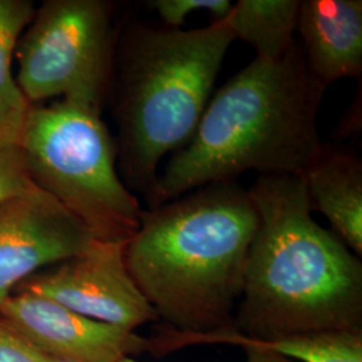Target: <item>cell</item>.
<instances>
[{"label": "cell", "mask_w": 362, "mask_h": 362, "mask_svg": "<svg viewBox=\"0 0 362 362\" xmlns=\"http://www.w3.org/2000/svg\"><path fill=\"white\" fill-rule=\"evenodd\" d=\"M258 230L233 329L257 341L362 332V263L313 219L300 176H259L247 188Z\"/></svg>", "instance_id": "1"}, {"label": "cell", "mask_w": 362, "mask_h": 362, "mask_svg": "<svg viewBox=\"0 0 362 362\" xmlns=\"http://www.w3.org/2000/svg\"><path fill=\"white\" fill-rule=\"evenodd\" d=\"M326 89L298 40L279 59L255 57L211 97L192 139L158 173L148 208L250 170L302 176L324 149L317 121Z\"/></svg>", "instance_id": "2"}, {"label": "cell", "mask_w": 362, "mask_h": 362, "mask_svg": "<svg viewBox=\"0 0 362 362\" xmlns=\"http://www.w3.org/2000/svg\"><path fill=\"white\" fill-rule=\"evenodd\" d=\"M258 224L248 189L238 181L143 209L125 259L164 327L181 334L233 327Z\"/></svg>", "instance_id": "3"}, {"label": "cell", "mask_w": 362, "mask_h": 362, "mask_svg": "<svg viewBox=\"0 0 362 362\" xmlns=\"http://www.w3.org/2000/svg\"><path fill=\"white\" fill-rule=\"evenodd\" d=\"M235 40L223 19L194 30L134 25L116 46L117 168L146 204L164 157L192 139Z\"/></svg>", "instance_id": "4"}, {"label": "cell", "mask_w": 362, "mask_h": 362, "mask_svg": "<svg viewBox=\"0 0 362 362\" xmlns=\"http://www.w3.org/2000/svg\"><path fill=\"white\" fill-rule=\"evenodd\" d=\"M31 182L88 226L97 240L128 242L143 208L117 168L101 112L59 100L31 105L19 137Z\"/></svg>", "instance_id": "5"}, {"label": "cell", "mask_w": 362, "mask_h": 362, "mask_svg": "<svg viewBox=\"0 0 362 362\" xmlns=\"http://www.w3.org/2000/svg\"><path fill=\"white\" fill-rule=\"evenodd\" d=\"M116 46L112 3L47 0L18 42L15 79L30 105L61 98L101 112Z\"/></svg>", "instance_id": "6"}, {"label": "cell", "mask_w": 362, "mask_h": 362, "mask_svg": "<svg viewBox=\"0 0 362 362\" xmlns=\"http://www.w3.org/2000/svg\"><path fill=\"white\" fill-rule=\"evenodd\" d=\"M125 247L121 240H94L85 252L31 275L13 291L47 298L94 321L136 332L158 317L130 275Z\"/></svg>", "instance_id": "7"}, {"label": "cell", "mask_w": 362, "mask_h": 362, "mask_svg": "<svg viewBox=\"0 0 362 362\" xmlns=\"http://www.w3.org/2000/svg\"><path fill=\"white\" fill-rule=\"evenodd\" d=\"M94 240L85 223L35 185L0 203V306L25 279Z\"/></svg>", "instance_id": "8"}, {"label": "cell", "mask_w": 362, "mask_h": 362, "mask_svg": "<svg viewBox=\"0 0 362 362\" xmlns=\"http://www.w3.org/2000/svg\"><path fill=\"white\" fill-rule=\"evenodd\" d=\"M0 318L57 362H119L146 351V338L136 332L94 321L31 293H13L0 306Z\"/></svg>", "instance_id": "9"}, {"label": "cell", "mask_w": 362, "mask_h": 362, "mask_svg": "<svg viewBox=\"0 0 362 362\" xmlns=\"http://www.w3.org/2000/svg\"><path fill=\"white\" fill-rule=\"evenodd\" d=\"M297 33L309 71L324 86L361 77V0H299Z\"/></svg>", "instance_id": "10"}, {"label": "cell", "mask_w": 362, "mask_h": 362, "mask_svg": "<svg viewBox=\"0 0 362 362\" xmlns=\"http://www.w3.org/2000/svg\"><path fill=\"white\" fill-rule=\"evenodd\" d=\"M313 211L330 221L341 242L362 254V161L356 153L324 145L300 176Z\"/></svg>", "instance_id": "11"}, {"label": "cell", "mask_w": 362, "mask_h": 362, "mask_svg": "<svg viewBox=\"0 0 362 362\" xmlns=\"http://www.w3.org/2000/svg\"><path fill=\"white\" fill-rule=\"evenodd\" d=\"M161 354L194 345H235L272 350L296 362H362V332H315L275 341H257L233 327L208 334H181L164 329L156 339Z\"/></svg>", "instance_id": "12"}, {"label": "cell", "mask_w": 362, "mask_h": 362, "mask_svg": "<svg viewBox=\"0 0 362 362\" xmlns=\"http://www.w3.org/2000/svg\"><path fill=\"white\" fill-rule=\"evenodd\" d=\"M299 0H239L226 18L235 39L257 57L279 59L296 43Z\"/></svg>", "instance_id": "13"}, {"label": "cell", "mask_w": 362, "mask_h": 362, "mask_svg": "<svg viewBox=\"0 0 362 362\" xmlns=\"http://www.w3.org/2000/svg\"><path fill=\"white\" fill-rule=\"evenodd\" d=\"M30 0H0V136L19 140L31 105L13 76L18 42L33 21Z\"/></svg>", "instance_id": "14"}, {"label": "cell", "mask_w": 362, "mask_h": 362, "mask_svg": "<svg viewBox=\"0 0 362 362\" xmlns=\"http://www.w3.org/2000/svg\"><path fill=\"white\" fill-rule=\"evenodd\" d=\"M164 26L181 28L191 13L206 11L212 22H219L228 16L233 8L230 0H153L149 3Z\"/></svg>", "instance_id": "15"}, {"label": "cell", "mask_w": 362, "mask_h": 362, "mask_svg": "<svg viewBox=\"0 0 362 362\" xmlns=\"http://www.w3.org/2000/svg\"><path fill=\"white\" fill-rule=\"evenodd\" d=\"M33 185L19 140L0 136V203L26 192Z\"/></svg>", "instance_id": "16"}, {"label": "cell", "mask_w": 362, "mask_h": 362, "mask_svg": "<svg viewBox=\"0 0 362 362\" xmlns=\"http://www.w3.org/2000/svg\"><path fill=\"white\" fill-rule=\"evenodd\" d=\"M0 362H57L31 346L0 318Z\"/></svg>", "instance_id": "17"}, {"label": "cell", "mask_w": 362, "mask_h": 362, "mask_svg": "<svg viewBox=\"0 0 362 362\" xmlns=\"http://www.w3.org/2000/svg\"><path fill=\"white\" fill-rule=\"evenodd\" d=\"M243 350L246 353V362H296L263 348L247 346Z\"/></svg>", "instance_id": "18"}, {"label": "cell", "mask_w": 362, "mask_h": 362, "mask_svg": "<svg viewBox=\"0 0 362 362\" xmlns=\"http://www.w3.org/2000/svg\"><path fill=\"white\" fill-rule=\"evenodd\" d=\"M119 362H139V361H136V360H134V358H132V357H127V358H122V360H121V361Z\"/></svg>", "instance_id": "19"}]
</instances>
